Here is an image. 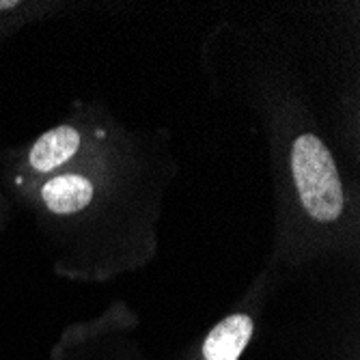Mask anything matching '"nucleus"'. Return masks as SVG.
Wrapping results in <instances>:
<instances>
[{"label":"nucleus","instance_id":"1","mask_svg":"<svg viewBox=\"0 0 360 360\" xmlns=\"http://www.w3.org/2000/svg\"><path fill=\"white\" fill-rule=\"evenodd\" d=\"M291 171L304 210L319 222H335L345 207L335 160L315 134H302L291 147Z\"/></svg>","mask_w":360,"mask_h":360},{"label":"nucleus","instance_id":"5","mask_svg":"<svg viewBox=\"0 0 360 360\" xmlns=\"http://www.w3.org/2000/svg\"><path fill=\"white\" fill-rule=\"evenodd\" d=\"M11 7H18V3H0V11H3V9H11Z\"/></svg>","mask_w":360,"mask_h":360},{"label":"nucleus","instance_id":"2","mask_svg":"<svg viewBox=\"0 0 360 360\" xmlns=\"http://www.w3.org/2000/svg\"><path fill=\"white\" fill-rule=\"evenodd\" d=\"M255 335V317L246 311L220 319L205 335L199 356L201 360H240Z\"/></svg>","mask_w":360,"mask_h":360},{"label":"nucleus","instance_id":"4","mask_svg":"<svg viewBox=\"0 0 360 360\" xmlns=\"http://www.w3.org/2000/svg\"><path fill=\"white\" fill-rule=\"evenodd\" d=\"M41 199L54 214L68 216L84 210L93 199V184L80 175H60L41 188Z\"/></svg>","mask_w":360,"mask_h":360},{"label":"nucleus","instance_id":"3","mask_svg":"<svg viewBox=\"0 0 360 360\" xmlns=\"http://www.w3.org/2000/svg\"><path fill=\"white\" fill-rule=\"evenodd\" d=\"M80 147V134L76 127L60 125L46 132L30 149L28 162L37 173H50L63 162H68Z\"/></svg>","mask_w":360,"mask_h":360}]
</instances>
